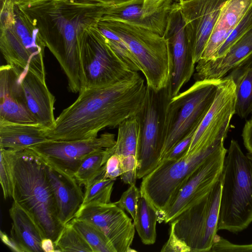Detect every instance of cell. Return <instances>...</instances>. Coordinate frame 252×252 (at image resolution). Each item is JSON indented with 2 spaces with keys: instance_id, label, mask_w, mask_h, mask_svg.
<instances>
[{
  "instance_id": "cell-15",
  "label": "cell",
  "mask_w": 252,
  "mask_h": 252,
  "mask_svg": "<svg viewBox=\"0 0 252 252\" xmlns=\"http://www.w3.org/2000/svg\"><path fill=\"white\" fill-rule=\"evenodd\" d=\"M76 218L101 231L117 252L135 251L131 248L135 234L134 223L115 202L89 204L79 210Z\"/></svg>"
},
{
  "instance_id": "cell-1",
  "label": "cell",
  "mask_w": 252,
  "mask_h": 252,
  "mask_svg": "<svg viewBox=\"0 0 252 252\" xmlns=\"http://www.w3.org/2000/svg\"><path fill=\"white\" fill-rule=\"evenodd\" d=\"M147 85L137 71L107 87L86 89L46 131L51 140L92 138L106 127H115L136 115L145 101Z\"/></svg>"
},
{
  "instance_id": "cell-43",
  "label": "cell",
  "mask_w": 252,
  "mask_h": 252,
  "mask_svg": "<svg viewBox=\"0 0 252 252\" xmlns=\"http://www.w3.org/2000/svg\"><path fill=\"white\" fill-rule=\"evenodd\" d=\"M0 237L2 241L6 246H7L11 251L17 252H22L20 248L17 243L10 237H8L1 231H0Z\"/></svg>"
},
{
  "instance_id": "cell-36",
  "label": "cell",
  "mask_w": 252,
  "mask_h": 252,
  "mask_svg": "<svg viewBox=\"0 0 252 252\" xmlns=\"http://www.w3.org/2000/svg\"><path fill=\"white\" fill-rule=\"evenodd\" d=\"M194 133L195 132L190 133L176 144L162 157L158 164L165 162L176 161L185 156L189 149Z\"/></svg>"
},
{
  "instance_id": "cell-42",
  "label": "cell",
  "mask_w": 252,
  "mask_h": 252,
  "mask_svg": "<svg viewBox=\"0 0 252 252\" xmlns=\"http://www.w3.org/2000/svg\"><path fill=\"white\" fill-rule=\"evenodd\" d=\"M81 1L97 3L109 7H121L138 2L142 0H78Z\"/></svg>"
},
{
  "instance_id": "cell-31",
  "label": "cell",
  "mask_w": 252,
  "mask_h": 252,
  "mask_svg": "<svg viewBox=\"0 0 252 252\" xmlns=\"http://www.w3.org/2000/svg\"><path fill=\"white\" fill-rule=\"evenodd\" d=\"M55 252H93L89 244L69 222L54 243Z\"/></svg>"
},
{
  "instance_id": "cell-40",
  "label": "cell",
  "mask_w": 252,
  "mask_h": 252,
  "mask_svg": "<svg viewBox=\"0 0 252 252\" xmlns=\"http://www.w3.org/2000/svg\"><path fill=\"white\" fill-rule=\"evenodd\" d=\"M161 252H190V251L171 231H169V239L163 246Z\"/></svg>"
},
{
  "instance_id": "cell-34",
  "label": "cell",
  "mask_w": 252,
  "mask_h": 252,
  "mask_svg": "<svg viewBox=\"0 0 252 252\" xmlns=\"http://www.w3.org/2000/svg\"><path fill=\"white\" fill-rule=\"evenodd\" d=\"M251 29H252V4L243 18L232 31L213 59L223 56L234 43Z\"/></svg>"
},
{
  "instance_id": "cell-28",
  "label": "cell",
  "mask_w": 252,
  "mask_h": 252,
  "mask_svg": "<svg viewBox=\"0 0 252 252\" xmlns=\"http://www.w3.org/2000/svg\"><path fill=\"white\" fill-rule=\"evenodd\" d=\"M252 4V0H227L220 8L214 29L232 32Z\"/></svg>"
},
{
  "instance_id": "cell-6",
  "label": "cell",
  "mask_w": 252,
  "mask_h": 252,
  "mask_svg": "<svg viewBox=\"0 0 252 252\" xmlns=\"http://www.w3.org/2000/svg\"><path fill=\"white\" fill-rule=\"evenodd\" d=\"M45 47L36 26L17 5L0 7V49L7 64L28 68L45 80Z\"/></svg>"
},
{
  "instance_id": "cell-16",
  "label": "cell",
  "mask_w": 252,
  "mask_h": 252,
  "mask_svg": "<svg viewBox=\"0 0 252 252\" xmlns=\"http://www.w3.org/2000/svg\"><path fill=\"white\" fill-rule=\"evenodd\" d=\"M226 0H186L178 3L195 64L201 59L220 8Z\"/></svg>"
},
{
  "instance_id": "cell-14",
  "label": "cell",
  "mask_w": 252,
  "mask_h": 252,
  "mask_svg": "<svg viewBox=\"0 0 252 252\" xmlns=\"http://www.w3.org/2000/svg\"><path fill=\"white\" fill-rule=\"evenodd\" d=\"M165 36L168 40L171 58L170 74L166 88L172 99L189 81L195 68L178 3L173 5L169 15Z\"/></svg>"
},
{
  "instance_id": "cell-47",
  "label": "cell",
  "mask_w": 252,
  "mask_h": 252,
  "mask_svg": "<svg viewBox=\"0 0 252 252\" xmlns=\"http://www.w3.org/2000/svg\"><path fill=\"white\" fill-rule=\"evenodd\" d=\"M251 116H252V110H251Z\"/></svg>"
},
{
  "instance_id": "cell-38",
  "label": "cell",
  "mask_w": 252,
  "mask_h": 252,
  "mask_svg": "<svg viewBox=\"0 0 252 252\" xmlns=\"http://www.w3.org/2000/svg\"><path fill=\"white\" fill-rule=\"evenodd\" d=\"M123 174V168L120 157L115 154H113L107 160L105 164L104 179H110L115 180Z\"/></svg>"
},
{
  "instance_id": "cell-41",
  "label": "cell",
  "mask_w": 252,
  "mask_h": 252,
  "mask_svg": "<svg viewBox=\"0 0 252 252\" xmlns=\"http://www.w3.org/2000/svg\"><path fill=\"white\" fill-rule=\"evenodd\" d=\"M242 137L243 144L248 152L252 156V118L247 121L243 127Z\"/></svg>"
},
{
  "instance_id": "cell-4",
  "label": "cell",
  "mask_w": 252,
  "mask_h": 252,
  "mask_svg": "<svg viewBox=\"0 0 252 252\" xmlns=\"http://www.w3.org/2000/svg\"><path fill=\"white\" fill-rule=\"evenodd\" d=\"M218 229L238 233L252 222V156L231 139L220 176Z\"/></svg>"
},
{
  "instance_id": "cell-10",
  "label": "cell",
  "mask_w": 252,
  "mask_h": 252,
  "mask_svg": "<svg viewBox=\"0 0 252 252\" xmlns=\"http://www.w3.org/2000/svg\"><path fill=\"white\" fill-rule=\"evenodd\" d=\"M171 99L166 87L156 91L147 86L144 103L136 115L139 125L137 179H142L158 165L163 145L165 112Z\"/></svg>"
},
{
  "instance_id": "cell-46",
  "label": "cell",
  "mask_w": 252,
  "mask_h": 252,
  "mask_svg": "<svg viewBox=\"0 0 252 252\" xmlns=\"http://www.w3.org/2000/svg\"><path fill=\"white\" fill-rule=\"evenodd\" d=\"M0 6L6 4L12 3V0H0Z\"/></svg>"
},
{
  "instance_id": "cell-3",
  "label": "cell",
  "mask_w": 252,
  "mask_h": 252,
  "mask_svg": "<svg viewBox=\"0 0 252 252\" xmlns=\"http://www.w3.org/2000/svg\"><path fill=\"white\" fill-rule=\"evenodd\" d=\"M14 177L13 201L31 215L44 236L55 243L64 225L59 218L45 162L31 149L17 151Z\"/></svg>"
},
{
  "instance_id": "cell-12",
  "label": "cell",
  "mask_w": 252,
  "mask_h": 252,
  "mask_svg": "<svg viewBox=\"0 0 252 252\" xmlns=\"http://www.w3.org/2000/svg\"><path fill=\"white\" fill-rule=\"evenodd\" d=\"M115 135L105 132L92 138L69 141L50 140L29 149L46 163L74 177L83 159L96 150L113 146Z\"/></svg>"
},
{
  "instance_id": "cell-7",
  "label": "cell",
  "mask_w": 252,
  "mask_h": 252,
  "mask_svg": "<svg viewBox=\"0 0 252 252\" xmlns=\"http://www.w3.org/2000/svg\"><path fill=\"white\" fill-rule=\"evenodd\" d=\"M220 80L196 81L169 101L162 127L160 159L176 144L195 132L213 102Z\"/></svg>"
},
{
  "instance_id": "cell-32",
  "label": "cell",
  "mask_w": 252,
  "mask_h": 252,
  "mask_svg": "<svg viewBox=\"0 0 252 252\" xmlns=\"http://www.w3.org/2000/svg\"><path fill=\"white\" fill-rule=\"evenodd\" d=\"M114 181L99 177L85 187L83 201L80 209L91 203H110Z\"/></svg>"
},
{
  "instance_id": "cell-5",
  "label": "cell",
  "mask_w": 252,
  "mask_h": 252,
  "mask_svg": "<svg viewBox=\"0 0 252 252\" xmlns=\"http://www.w3.org/2000/svg\"><path fill=\"white\" fill-rule=\"evenodd\" d=\"M98 26L114 32L126 43L148 87L156 91L165 88L171 58L168 39L149 29L125 21L101 18Z\"/></svg>"
},
{
  "instance_id": "cell-22",
  "label": "cell",
  "mask_w": 252,
  "mask_h": 252,
  "mask_svg": "<svg viewBox=\"0 0 252 252\" xmlns=\"http://www.w3.org/2000/svg\"><path fill=\"white\" fill-rule=\"evenodd\" d=\"M12 220L10 237L22 252H42L43 232L31 215L13 201L9 210Z\"/></svg>"
},
{
  "instance_id": "cell-45",
  "label": "cell",
  "mask_w": 252,
  "mask_h": 252,
  "mask_svg": "<svg viewBox=\"0 0 252 252\" xmlns=\"http://www.w3.org/2000/svg\"><path fill=\"white\" fill-rule=\"evenodd\" d=\"M41 0H12V2L14 5H24Z\"/></svg>"
},
{
  "instance_id": "cell-8",
  "label": "cell",
  "mask_w": 252,
  "mask_h": 252,
  "mask_svg": "<svg viewBox=\"0 0 252 252\" xmlns=\"http://www.w3.org/2000/svg\"><path fill=\"white\" fill-rule=\"evenodd\" d=\"M221 185L220 178L195 203L170 223V231L190 252H210L217 234Z\"/></svg>"
},
{
  "instance_id": "cell-30",
  "label": "cell",
  "mask_w": 252,
  "mask_h": 252,
  "mask_svg": "<svg viewBox=\"0 0 252 252\" xmlns=\"http://www.w3.org/2000/svg\"><path fill=\"white\" fill-rule=\"evenodd\" d=\"M0 182L4 198H12L15 188L14 165L17 151L0 147Z\"/></svg>"
},
{
  "instance_id": "cell-25",
  "label": "cell",
  "mask_w": 252,
  "mask_h": 252,
  "mask_svg": "<svg viewBox=\"0 0 252 252\" xmlns=\"http://www.w3.org/2000/svg\"><path fill=\"white\" fill-rule=\"evenodd\" d=\"M113 146L94 151L83 159L74 176L80 186L86 187L95 179L104 177L105 164L114 154Z\"/></svg>"
},
{
  "instance_id": "cell-2",
  "label": "cell",
  "mask_w": 252,
  "mask_h": 252,
  "mask_svg": "<svg viewBox=\"0 0 252 252\" xmlns=\"http://www.w3.org/2000/svg\"><path fill=\"white\" fill-rule=\"evenodd\" d=\"M17 6L32 21L59 62L69 91L81 92L84 84L81 38L87 28L98 24L109 6L78 0H44Z\"/></svg>"
},
{
  "instance_id": "cell-17",
  "label": "cell",
  "mask_w": 252,
  "mask_h": 252,
  "mask_svg": "<svg viewBox=\"0 0 252 252\" xmlns=\"http://www.w3.org/2000/svg\"><path fill=\"white\" fill-rule=\"evenodd\" d=\"M252 68V29L238 39L222 56L200 60L195 66L196 81L220 80L231 72Z\"/></svg>"
},
{
  "instance_id": "cell-44",
  "label": "cell",
  "mask_w": 252,
  "mask_h": 252,
  "mask_svg": "<svg viewBox=\"0 0 252 252\" xmlns=\"http://www.w3.org/2000/svg\"><path fill=\"white\" fill-rule=\"evenodd\" d=\"M41 248L44 252H55V246L53 241L49 238H44L41 242Z\"/></svg>"
},
{
  "instance_id": "cell-19",
  "label": "cell",
  "mask_w": 252,
  "mask_h": 252,
  "mask_svg": "<svg viewBox=\"0 0 252 252\" xmlns=\"http://www.w3.org/2000/svg\"><path fill=\"white\" fill-rule=\"evenodd\" d=\"M19 81L28 107L36 123L49 129L55 124L54 105L55 97L45 82L28 68L21 69Z\"/></svg>"
},
{
  "instance_id": "cell-13",
  "label": "cell",
  "mask_w": 252,
  "mask_h": 252,
  "mask_svg": "<svg viewBox=\"0 0 252 252\" xmlns=\"http://www.w3.org/2000/svg\"><path fill=\"white\" fill-rule=\"evenodd\" d=\"M236 101L235 84L233 78L227 75L220 80L213 102L195 131L187 153L199 142H224L235 114Z\"/></svg>"
},
{
  "instance_id": "cell-11",
  "label": "cell",
  "mask_w": 252,
  "mask_h": 252,
  "mask_svg": "<svg viewBox=\"0 0 252 252\" xmlns=\"http://www.w3.org/2000/svg\"><path fill=\"white\" fill-rule=\"evenodd\" d=\"M227 151L221 144L188 176L158 216V222H170L210 189L220 177Z\"/></svg>"
},
{
  "instance_id": "cell-20",
  "label": "cell",
  "mask_w": 252,
  "mask_h": 252,
  "mask_svg": "<svg viewBox=\"0 0 252 252\" xmlns=\"http://www.w3.org/2000/svg\"><path fill=\"white\" fill-rule=\"evenodd\" d=\"M45 163L59 218L61 222L65 225L76 217L82 204L84 194L80 185L74 177Z\"/></svg>"
},
{
  "instance_id": "cell-18",
  "label": "cell",
  "mask_w": 252,
  "mask_h": 252,
  "mask_svg": "<svg viewBox=\"0 0 252 252\" xmlns=\"http://www.w3.org/2000/svg\"><path fill=\"white\" fill-rule=\"evenodd\" d=\"M21 69L8 64L0 67V121L36 123L28 107L19 81Z\"/></svg>"
},
{
  "instance_id": "cell-27",
  "label": "cell",
  "mask_w": 252,
  "mask_h": 252,
  "mask_svg": "<svg viewBox=\"0 0 252 252\" xmlns=\"http://www.w3.org/2000/svg\"><path fill=\"white\" fill-rule=\"evenodd\" d=\"M236 87L235 114L242 119L251 114L252 108V68L231 72Z\"/></svg>"
},
{
  "instance_id": "cell-24",
  "label": "cell",
  "mask_w": 252,
  "mask_h": 252,
  "mask_svg": "<svg viewBox=\"0 0 252 252\" xmlns=\"http://www.w3.org/2000/svg\"><path fill=\"white\" fill-rule=\"evenodd\" d=\"M144 0L121 7H109L102 18L121 20L165 36L171 6L148 16L143 9Z\"/></svg>"
},
{
  "instance_id": "cell-33",
  "label": "cell",
  "mask_w": 252,
  "mask_h": 252,
  "mask_svg": "<svg viewBox=\"0 0 252 252\" xmlns=\"http://www.w3.org/2000/svg\"><path fill=\"white\" fill-rule=\"evenodd\" d=\"M98 28L106 37L112 49L129 68L133 71H140L129 48L124 41L106 28L98 25Z\"/></svg>"
},
{
  "instance_id": "cell-35",
  "label": "cell",
  "mask_w": 252,
  "mask_h": 252,
  "mask_svg": "<svg viewBox=\"0 0 252 252\" xmlns=\"http://www.w3.org/2000/svg\"><path fill=\"white\" fill-rule=\"evenodd\" d=\"M141 196L140 189L135 184L129 185L122 194L120 199L115 203L120 208L127 212L133 220L135 219L139 199Z\"/></svg>"
},
{
  "instance_id": "cell-48",
  "label": "cell",
  "mask_w": 252,
  "mask_h": 252,
  "mask_svg": "<svg viewBox=\"0 0 252 252\" xmlns=\"http://www.w3.org/2000/svg\"><path fill=\"white\" fill-rule=\"evenodd\" d=\"M184 0H180V2L182 1H184Z\"/></svg>"
},
{
  "instance_id": "cell-9",
  "label": "cell",
  "mask_w": 252,
  "mask_h": 252,
  "mask_svg": "<svg viewBox=\"0 0 252 252\" xmlns=\"http://www.w3.org/2000/svg\"><path fill=\"white\" fill-rule=\"evenodd\" d=\"M80 56L84 77L82 91L111 85L133 72L110 47L98 24L85 30L80 43Z\"/></svg>"
},
{
  "instance_id": "cell-23",
  "label": "cell",
  "mask_w": 252,
  "mask_h": 252,
  "mask_svg": "<svg viewBox=\"0 0 252 252\" xmlns=\"http://www.w3.org/2000/svg\"><path fill=\"white\" fill-rule=\"evenodd\" d=\"M47 129L36 123L0 121V147L20 151L51 140L46 136Z\"/></svg>"
},
{
  "instance_id": "cell-29",
  "label": "cell",
  "mask_w": 252,
  "mask_h": 252,
  "mask_svg": "<svg viewBox=\"0 0 252 252\" xmlns=\"http://www.w3.org/2000/svg\"><path fill=\"white\" fill-rule=\"evenodd\" d=\"M69 222L83 236L93 252H117L106 236L92 223L76 217Z\"/></svg>"
},
{
  "instance_id": "cell-39",
  "label": "cell",
  "mask_w": 252,
  "mask_h": 252,
  "mask_svg": "<svg viewBox=\"0 0 252 252\" xmlns=\"http://www.w3.org/2000/svg\"><path fill=\"white\" fill-rule=\"evenodd\" d=\"M180 0H144L143 9L145 16L154 14L179 2Z\"/></svg>"
},
{
  "instance_id": "cell-21",
  "label": "cell",
  "mask_w": 252,
  "mask_h": 252,
  "mask_svg": "<svg viewBox=\"0 0 252 252\" xmlns=\"http://www.w3.org/2000/svg\"><path fill=\"white\" fill-rule=\"evenodd\" d=\"M117 138L114 145V154L121 160L123 174L120 176L126 184L136 183L137 157L139 125L136 115L129 117L118 126Z\"/></svg>"
},
{
  "instance_id": "cell-26",
  "label": "cell",
  "mask_w": 252,
  "mask_h": 252,
  "mask_svg": "<svg viewBox=\"0 0 252 252\" xmlns=\"http://www.w3.org/2000/svg\"><path fill=\"white\" fill-rule=\"evenodd\" d=\"M157 221L158 214L156 209L145 197L141 195L133 223L144 244L152 245L156 242Z\"/></svg>"
},
{
  "instance_id": "cell-37",
  "label": "cell",
  "mask_w": 252,
  "mask_h": 252,
  "mask_svg": "<svg viewBox=\"0 0 252 252\" xmlns=\"http://www.w3.org/2000/svg\"><path fill=\"white\" fill-rule=\"evenodd\" d=\"M210 252H252V244H234L217 234Z\"/></svg>"
}]
</instances>
